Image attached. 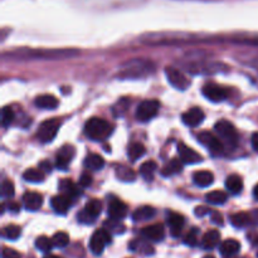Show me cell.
<instances>
[{"label":"cell","mask_w":258,"mask_h":258,"mask_svg":"<svg viewBox=\"0 0 258 258\" xmlns=\"http://www.w3.org/2000/svg\"><path fill=\"white\" fill-rule=\"evenodd\" d=\"M158 170V164L153 160H148L145 163L141 164L140 166V174L146 181H150L154 179V174Z\"/></svg>","instance_id":"cell-30"},{"label":"cell","mask_w":258,"mask_h":258,"mask_svg":"<svg viewBox=\"0 0 258 258\" xmlns=\"http://www.w3.org/2000/svg\"><path fill=\"white\" fill-rule=\"evenodd\" d=\"M105 228L107 229L108 232L115 234H120L125 232V226L121 224V221H116V219H112V218L105 222Z\"/></svg>","instance_id":"cell-37"},{"label":"cell","mask_w":258,"mask_h":258,"mask_svg":"<svg viewBox=\"0 0 258 258\" xmlns=\"http://www.w3.org/2000/svg\"><path fill=\"white\" fill-rule=\"evenodd\" d=\"M178 153L180 156V160L184 164H198L201 161H203V156L196 151L194 149L189 148L188 145H185L184 143L178 144Z\"/></svg>","instance_id":"cell-12"},{"label":"cell","mask_w":258,"mask_h":258,"mask_svg":"<svg viewBox=\"0 0 258 258\" xmlns=\"http://www.w3.org/2000/svg\"><path fill=\"white\" fill-rule=\"evenodd\" d=\"M60 121L58 118H50V120L43 121L39 125L37 131L38 140L42 144H48L54 140L57 136L58 130H59Z\"/></svg>","instance_id":"cell-5"},{"label":"cell","mask_w":258,"mask_h":258,"mask_svg":"<svg viewBox=\"0 0 258 258\" xmlns=\"http://www.w3.org/2000/svg\"><path fill=\"white\" fill-rule=\"evenodd\" d=\"M73 156H75V148L70 145H64L58 151L57 158H55V166L59 170H67Z\"/></svg>","instance_id":"cell-14"},{"label":"cell","mask_w":258,"mask_h":258,"mask_svg":"<svg viewBox=\"0 0 258 258\" xmlns=\"http://www.w3.org/2000/svg\"><path fill=\"white\" fill-rule=\"evenodd\" d=\"M112 238H111V232H108L107 229H97L95 233L92 234L90 241V249L93 254L96 256H100L102 254V252L105 251V247L107 244L111 243Z\"/></svg>","instance_id":"cell-6"},{"label":"cell","mask_w":258,"mask_h":258,"mask_svg":"<svg viewBox=\"0 0 258 258\" xmlns=\"http://www.w3.org/2000/svg\"><path fill=\"white\" fill-rule=\"evenodd\" d=\"M228 199L227 194L222 190H213L211 193L207 194V202L213 206H221V204H224Z\"/></svg>","instance_id":"cell-34"},{"label":"cell","mask_w":258,"mask_h":258,"mask_svg":"<svg viewBox=\"0 0 258 258\" xmlns=\"http://www.w3.org/2000/svg\"><path fill=\"white\" fill-rule=\"evenodd\" d=\"M251 143H252V146H253L254 150L258 153V133H254L253 135H252Z\"/></svg>","instance_id":"cell-48"},{"label":"cell","mask_w":258,"mask_h":258,"mask_svg":"<svg viewBox=\"0 0 258 258\" xmlns=\"http://www.w3.org/2000/svg\"><path fill=\"white\" fill-rule=\"evenodd\" d=\"M252 221H253L254 223L258 224V208L254 209L253 213H252Z\"/></svg>","instance_id":"cell-50"},{"label":"cell","mask_w":258,"mask_h":258,"mask_svg":"<svg viewBox=\"0 0 258 258\" xmlns=\"http://www.w3.org/2000/svg\"><path fill=\"white\" fill-rule=\"evenodd\" d=\"M101 211H102V204H101V202L97 201V199H92V201H90L86 204L85 209L78 213V222L83 224L93 223L101 214Z\"/></svg>","instance_id":"cell-8"},{"label":"cell","mask_w":258,"mask_h":258,"mask_svg":"<svg viewBox=\"0 0 258 258\" xmlns=\"http://www.w3.org/2000/svg\"><path fill=\"white\" fill-rule=\"evenodd\" d=\"M52 241H53V244H54V247H58V248H64V247H67L68 243H70V236H68L66 232H57V233L53 236Z\"/></svg>","instance_id":"cell-38"},{"label":"cell","mask_w":258,"mask_h":258,"mask_svg":"<svg viewBox=\"0 0 258 258\" xmlns=\"http://www.w3.org/2000/svg\"><path fill=\"white\" fill-rule=\"evenodd\" d=\"M3 258H20V254L18 253L17 251L14 249H10V248H4L3 249Z\"/></svg>","instance_id":"cell-45"},{"label":"cell","mask_w":258,"mask_h":258,"mask_svg":"<svg viewBox=\"0 0 258 258\" xmlns=\"http://www.w3.org/2000/svg\"><path fill=\"white\" fill-rule=\"evenodd\" d=\"M116 176L122 181H134L136 179V173L128 166H117L116 168Z\"/></svg>","instance_id":"cell-33"},{"label":"cell","mask_w":258,"mask_h":258,"mask_svg":"<svg viewBox=\"0 0 258 258\" xmlns=\"http://www.w3.org/2000/svg\"><path fill=\"white\" fill-rule=\"evenodd\" d=\"M194 213H196L197 217H204V216H207V214H211V209H208L207 207L199 206V207H197L196 211H194Z\"/></svg>","instance_id":"cell-46"},{"label":"cell","mask_w":258,"mask_h":258,"mask_svg":"<svg viewBox=\"0 0 258 258\" xmlns=\"http://www.w3.org/2000/svg\"><path fill=\"white\" fill-rule=\"evenodd\" d=\"M20 233H22V229H20V227L15 226V224H10V226H7L3 229V237L9 239V241H15V239L19 238Z\"/></svg>","instance_id":"cell-36"},{"label":"cell","mask_w":258,"mask_h":258,"mask_svg":"<svg viewBox=\"0 0 258 258\" xmlns=\"http://www.w3.org/2000/svg\"><path fill=\"white\" fill-rule=\"evenodd\" d=\"M39 168L40 170H44L47 171V173H49V171H52V164H50L49 161H42V163L39 164Z\"/></svg>","instance_id":"cell-47"},{"label":"cell","mask_w":258,"mask_h":258,"mask_svg":"<svg viewBox=\"0 0 258 258\" xmlns=\"http://www.w3.org/2000/svg\"><path fill=\"white\" fill-rule=\"evenodd\" d=\"M219 241H221V234H219V232L217 229H211L202 238V247L204 249H207V251H211V249L216 248L218 246Z\"/></svg>","instance_id":"cell-20"},{"label":"cell","mask_w":258,"mask_h":258,"mask_svg":"<svg viewBox=\"0 0 258 258\" xmlns=\"http://www.w3.org/2000/svg\"><path fill=\"white\" fill-rule=\"evenodd\" d=\"M156 216V209L151 206L139 207L133 213V219L135 222H145L150 221Z\"/></svg>","instance_id":"cell-21"},{"label":"cell","mask_w":258,"mask_h":258,"mask_svg":"<svg viewBox=\"0 0 258 258\" xmlns=\"http://www.w3.org/2000/svg\"><path fill=\"white\" fill-rule=\"evenodd\" d=\"M50 206H52L53 211L58 214H66L68 212V208L71 206V202L67 197L64 196H55L50 201Z\"/></svg>","instance_id":"cell-24"},{"label":"cell","mask_w":258,"mask_h":258,"mask_svg":"<svg viewBox=\"0 0 258 258\" xmlns=\"http://www.w3.org/2000/svg\"><path fill=\"white\" fill-rule=\"evenodd\" d=\"M127 206L122 201H120V199L112 198L108 202L107 213L110 218L116 219V221H121V219H123L127 216Z\"/></svg>","instance_id":"cell-13"},{"label":"cell","mask_w":258,"mask_h":258,"mask_svg":"<svg viewBox=\"0 0 258 258\" xmlns=\"http://www.w3.org/2000/svg\"><path fill=\"white\" fill-rule=\"evenodd\" d=\"M44 173L38 169H28L23 173V179L29 183H42L44 180Z\"/></svg>","instance_id":"cell-32"},{"label":"cell","mask_w":258,"mask_h":258,"mask_svg":"<svg viewBox=\"0 0 258 258\" xmlns=\"http://www.w3.org/2000/svg\"><path fill=\"white\" fill-rule=\"evenodd\" d=\"M165 76L168 78V82L173 86L174 88L179 91H185L186 88L190 86V81L183 75L179 70H176L175 67H168L165 68Z\"/></svg>","instance_id":"cell-9"},{"label":"cell","mask_w":258,"mask_h":258,"mask_svg":"<svg viewBox=\"0 0 258 258\" xmlns=\"http://www.w3.org/2000/svg\"><path fill=\"white\" fill-rule=\"evenodd\" d=\"M43 258H62V257L55 256V254H47V256H44Z\"/></svg>","instance_id":"cell-52"},{"label":"cell","mask_w":258,"mask_h":258,"mask_svg":"<svg viewBox=\"0 0 258 258\" xmlns=\"http://www.w3.org/2000/svg\"><path fill=\"white\" fill-rule=\"evenodd\" d=\"M91 184H92V176L90 175V174L85 173L81 175L80 178V185L81 188H87V186H90Z\"/></svg>","instance_id":"cell-43"},{"label":"cell","mask_w":258,"mask_h":258,"mask_svg":"<svg viewBox=\"0 0 258 258\" xmlns=\"http://www.w3.org/2000/svg\"><path fill=\"white\" fill-rule=\"evenodd\" d=\"M253 197H254V199H256V201H258V184L256 186H254V189H253Z\"/></svg>","instance_id":"cell-51"},{"label":"cell","mask_w":258,"mask_h":258,"mask_svg":"<svg viewBox=\"0 0 258 258\" xmlns=\"http://www.w3.org/2000/svg\"><path fill=\"white\" fill-rule=\"evenodd\" d=\"M58 188H59L60 194L67 197L68 199H76L81 193L77 184L73 183L71 179H63V180H60L59 184H58Z\"/></svg>","instance_id":"cell-18"},{"label":"cell","mask_w":258,"mask_h":258,"mask_svg":"<svg viewBox=\"0 0 258 258\" xmlns=\"http://www.w3.org/2000/svg\"><path fill=\"white\" fill-rule=\"evenodd\" d=\"M111 133H112V127L103 118L92 117L85 125V134L91 140L101 141L103 139H107Z\"/></svg>","instance_id":"cell-3"},{"label":"cell","mask_w":258,"mask_h":258,"mask_svg":"<svg viewBox=\"0 0 258 258\" xmlns=\"http://www.w3.org/2000/svg\"><path fill=\"white\" fill-rule=\"evenodd\" d=\"M181 120L186 126L190 127H196V126L201 125L204 120V112L199 107H193L189 111L184 112L181 115Z\"/></svg>","instance_id":"cell-17"},{"label":"cell","mask_w":258,"mask_h":258,"mask_svg":"<svg viewBox=\"0 0 258 258\" xmlns=\"http://www.w3.org/2000/svg\"><path fill=\"white\" fill-rule=\"evenodd\" d=\"M85 166L91 170H100L105 166V159L98 154H90L87 158L85 159Z\"/></svg>","instance_id":"cell-28"},{"label":"cell","mask_w":258,"mask_h":258,"mask_svg":"<svg viewBox=\"0 0 258 258\" xmlns=\"http://www.w3.org/2000/svg\"><path fill=\"white\" fill-rule=\"evenodd\" d=\"M214 130L217 131V134L221 136V139L227 145H229L231 148H236L238 145V133H237L236 127L229 121H218L216 126H214Z\"/></svg>","instance_id":"cell-4"},{"label":"cell","mask_w":258,"mask_h":258,"mask_svg":"<svg viewBox=\"0 0 258 258\" xmlns=\"http://www.w3.org/2000/svg\"><path fill=\"white\" fill-rule=\"evenodd\" d=\"M229 219H231V223L236 228H244V227H247L251 223L252 217L248 213H246V212H238V213L232 214Z\"/></svg>","instance_id":"cell-29"},{"label":"cell","mask_w":258,"mask_h":258,"mask_svg":"<svg viewBox=\"0 0 258 258\" xmlns=\"http://www.w3.org/2000/svg\"><path fill=\"white\" fill-rule=\"evenodd\" d=\"M15 118V113L14 111H13L12 107H4L2 111V125L3 127H8V126H10V123L14 121Z\"/></svg>","instance_id":"cell-39"},{"label":"cell","mask_w":258,"mask_h":258,"mask_svg":"<svg viewBox=\"0 0 258 258\" xmlns=\"http://www.w3.org/2000/svg\"><path fill=\"white\" fill-rule=\"evenodd\" d=\"M219 251L224 257H233L241 251V243L237 239H226L222 242Z\"/></svg>","instance_id":"cell-22"},{"label":"cell","mask_w":258,"mask_h":258,"mask_svg":"<svg viewBox=\"0 0 258 258\" xmlns=\"http://www.w3.org/2000/svg\"><path fill=\"white\" fill-rule=\"evenodd\" d=\"M203 258H216V257L212 256V254H209V256H206V257H203Z\"/></svg>","instance_id":"cell-53"},{"label":"cell","mask_w":258,"mask_h":258,"mask_svg":"<svg viewBox=\"0 0 258 258\" xmlns=\"http://www.w3.org/2000/svg\"><path fill=\"white\" fill-rule=\"evenodd\" d=\"M159 110H160V102L158 100L143 101L136 108V118L143 122L150 121L158 115Z\"/></svg>","instance_id":"cell-7"},{"label":"cell","mask_w":258,"mask_h":258,"mask_svg":"<svg viewBox=\"0 0 258 258\" xmlns=\"http://www.w3.org/2000/svg\"><path fill=\"white\" fill-rule=\"evenodd\" d=\"M198 228H193L191 231H189L188 233H186V236L184 237V243L189 247H196L197 244H198Z\"/></svg>","instance_id":"cell-40"},{"label":"cell","mask_w":258,"mask_h":258,"mask_svg":"<svg viewBox=\"0 0 258 258\" xmlns=\"http://www.w3.org/2000/svg\"><path fill=\"white\" fill-rule=\"evenodd\" d=\"M80 54V50L73 48H62V49H22L17 52L9 53L10 57L19 58V59H68L75 55Z\"/></svg>","instance_id":"cell-1"},{"label":"cell","mask_w":258,"mask_h":258,"mask_svg":"<svg viewBox=\"0 0 258 258\" xmlns=\"http://www.w3.org/2000/svg\"><path fill=\"white\" fill-rule=\"evenodd\" d=\"M141 234H143L146 239H149V241L160 242L163 241L164 237H165V229H164L163 224L160 223L151 224V226L143 228Z\"/></svg>","instance_id":"cell-16"},{"label":"cell","mask_w":258,"mask_h":258,"mask_svg":"<svg viewBox=\"0 0 258 258\" xmlns=\"http://www.w3.org/2000/svg\"><path fill=\"white\" fill-rule=\"evenodd\" d=\"M166 222H168L169 227H170V232L171 236L178 238L179 236L181 234L184 228V217L180 216L179 213H175V212H169L168 217H166Z\"/></svg>","instance_id":"cell-15"},{"label":"cell","mask_w":258,"mask_h":258,"mask_svg":"<svg viewBox=\"0 0 258 258\" xmlns=\"http://www.w3.org/2000/svg\"><path fill=\"white\" fill-rule=\"evenodd\" d=\"M198 140L202 145L206 146V148L208 149L212 154H214V155H218V154H221L222 151H223V145H222V143L219 141V139H217L216 136L212 135L208 131H204V133L199 134Z\"/></svg>","instance_id":"cell-11"},{"label":"cell","mask_w":258,"mask_h":258,"mask_svg":"<svg viewBox=\"0 0 258 258\" xmlns=\"http://www.w3.org/2000/svg\"><path fill=\"white\" fill-rule=\"evenodd\" d=\"M34 105L38 108H42V110H54L58 107L59 102H58L57 98L52 95H42L38 96L34 101Z\"/></svg>","instance_id":"cell-23"},{"label":"cell","mask_w":258,"mask_h":258,"mask_svg":"<svg viewBox=\"0 0 258 258\" xmlns=\"http://www.w3.org/2000/svg\"><path fill=\"white\" fill-rule=\"evenodd\" d=\"M23 203L27 211L35 212L40 209L43 204V197L40 194L35 193V191H28L23 196Z\"/></svg>","instance_id":"cell-19"},{"label":"cell","mask_w":258,"mask_h":258,"mask_svg":"<svg viewBox=\"0 0 258 258\" xmlns=\"http://www.w3.org/2000/svg\"><path fill=\"white\" fill-rule=\"evenodd\" d=\"M234 43H238V44H244V45H252V47H258V37L241 38V39L234 40Z\"/></svg>","instance_id":"cell-42"},{"label":"cell","mask_w":258,"mask_h":258,"mask_svg":"<svg viewBox=\"0 0 258 258\" xmlns=\"http://www.w3.org/2000/svg\"><path fill=\"white\" fill-rule=\"evenodd\" d=\"M226 188L228 189L229 193L234 194H239L243 189V181H242L241 176L237 175V174H233V175H229L226 180Z\"/></svg>","instance_id":"cell-27"},{"label":"cell","mask_w":258,"mask_h":258,"mask_svg":"<svg viewBox=\"0 0 258 258\" xmlns=\"http://www.w3.org/2000/svg\"><path fill=\"white\" fill-rule=\"evenodd\" d=\"M211 221L217 226H223V217L218 212H211Z\"/></svg>","instance_id":"cell-44"},{"label":"cell","mask_w":258,"mask_h":258,"mask_svg":"<svg viewBox=\"0 0 258 258\" xmlns=\"http://www.w3.org/2000/svg\"><path fill=\"white\" fill-rule=\"evenodd\" d=\"M8 208H9L10 212H13V213H18L20 209V206L17 203H9V206H8Z\"/></svg>","instance_id":"cell-49"},{"label":"cell","mask_w":258,"mask_h":258,"mask_svg":"<svg viewBox=\"0 0 258 258\" xmlns=\"http://www.w3.org/2000/svg\"><path fill=\"white\" fill-rule=\"evenodd\" d=\"M2 196L4 198H13L14 196V184L10 180H4L2 184Z\"/></svg>","instance_id":"cell-41"},{"label":"cell","mask_w":258,"mask_h":258,"mask_svg":"<svg viewBox=\"0 0 258 258\" xmlns=\"http://www.w3.org/2000/svg\"><path fill=\"white\" fill-rule=\"evenodd\" d=\"M146 150L145 146L140 143H134L128 146L127 149V156L131 161H136L141 158V156L145 155Z\"/></svg>","instance_id":"cell-31"},{"label":"cell","mask_w":258,"mask_h":258,"mask_svg":"<svg viewBox=\"0 0 258 258\" xmlns=\"http://www.w3.org/2000/svg\"><path fill=\"white\" fill-rule=\"evenodd\" d=\"M155 72L154 62L144 58H135L123 63L118 71V77L121 78H141L146 77L150 73Z\"/></svg>","instance_id":"cell-2"},{"label":"cell","mask_w":258,"mask_h":258,"mask_svg":"<svg viewBox=\"0 0 258 258\" xmlns=\"http://www.w3.org/2000/svg\"><path fill=\"white\" fill-rule=\"evenodd\" d=\"M181 163H183V161H181L180 159H171V160L168 161V163L164 165V168L161 169V175L168 178V176H174L176 175V174H179L183 170Z\"/></svg>","instance_id":"cell-25"},{"label":"cell","mask_w":258,"mask_h":258,"mask_svg":"<svg viewBox=\"0 0 258 258\" xmlns=\"http://www.w3.org/2000/svg\"><path fill=\"white\" fill-rule=\"evenodd\" d=\"M194 183L201 188H207V186L212 185L214 181V176L211 171L208 170H199L194 173L193 175Z\"/></svg>","instance_id":"cell-26"},{"label":"cell","mask_w":258,"mask_h":258,"mask_svg":"<svg viewBox=\"0 0 258 258\" xmlns=\"http://www.w3.org/2000/svg\"><path fill=\"white\" fill-rule=\"evenodd\" d=\"M53 241L45 236H40L35 239V248L43 253H49L53 248Z\"/></svg>","instance_id":"cell-35"},{"label":"cell","mask_w":258,"mask_h":258,"mask_svg":"<svg viewBox=\"0 0 258 258\" xmlns=\"http://www.w3.org/2000/svg\"><path fill=\"white\" fill-rule=\"evenodd\" d=\"M203 96L211 102H222L228 97V90L217 83H208L203 87Z\"/></svg>","instance_id":"cell-10"}]
</instances>
